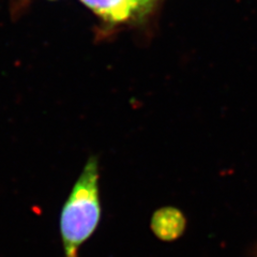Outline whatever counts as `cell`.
<instances>
[{
  "label": "cell",
  "mask_w": 257,
  "mask_h": 257,
  "mask_svg": "<svg viewBox=\"0 0 257 257\" xmlns=\"http://www.w3.org/2000/svg\"><path fill=\"white\" fill-rule=\"evenodd\" d=\"M99 180V161L92 156L86 162L60 212L64 257H78L80 247L99 226L102 215Z\"/></svg>",
  "instance_id": "1"
},
{
  "label": "cell",
  "mask_w": 257,
  "mask_h": 257,
  "mask_svg": "<svg viewBox=\"0 0 257 257\" xmlns=\"http://www.w3.org/2000/svg\"><path fill=\"white\" fill-rule=\"evenodd\" d=\"M96 15L110 24H121L136 18L151 0H80Z\"/></svg>",
  "instance_id": "2"
},
{
  "label": "cell",
  "mask_w": 257,
  "mask_h": 257,
  "mask_svg": "<svg viewBox=\"0 0 257 257\" xmlns=\"http://www.w3.org/2000/svg\"><path fill=\"white\" fill-rule=\"evenodd\" d=\"M150 226L154 234L162 241H174L180 238L187 226L183 213L175 207H163L151 218Z\"/></svg>",
  "instance_id": "3"
}]
</instances>
